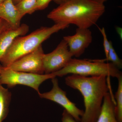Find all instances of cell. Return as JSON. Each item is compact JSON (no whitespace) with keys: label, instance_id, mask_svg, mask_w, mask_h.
Instances as JSON below:
<instances>
[{"label":"cell","instance_id":"3957f363","mask_svg":"<svg viewBox=\"0 0 122 122\" xmlns=\"http://www.w3.org/2000/svg\"><path fill=\"white\" fill-rule=\"evenodd\" d=\"M69 25L55 24L50 27H41L25 36L16 38L0 60L1 65L7 67L14 62L33 52L51 36L67 28Z\"/></svg>","mask_w":122,"mask_h":122},{"label":"cell","instance_id":"8fae6325","mask_svg":"<svg viewBox=\"0 0 122 122\" xmlns=\"http://www.w3.org/2000/svg\"><path fill=\"white\" fill-rule=\"evenodd\" d=\"M0 18L7 21L12 28L20 27L22 18L13 0H5L0 3Z\"/></svg>","mask_w":122,"mask_h":122},{"label":"cell","instance_id":"52a82bcc","mask_svg":"<svg viewBox=\"0 0 122 122\" xmlns=\"http://www.w3.org/2000/svg\"><path fill=\"white\" fill-rule=\"evenodd\" d=\"M53 87L50 91L38 94L41 98L53 101L61 105L78 122H81L84 111L79 109L66 96V92L59 87L58 81L55 77L52 79Z\"/></svg>","mask_w":122,"mask_h":122},{"label":"cell","instance_id":"30bf717a","mask_svg":"<svg viewBox=\"0 0 122 122\" xmlns=\"http://www.w3.org/2000/svg\"><path fill=\"white\" fill-rule=\"evenodd\" d=\"M29 30L28 25L22 24L17 29L11 28L8 29L0 34V60L11 46L15 38L26 35Z\"/></svg>","mask_w":122,"mask_h":122},{"label":"cell","instance_id":"5b68a950","mask_svg":"<svg viewBox=\"0 0 122 122\" xmlns=\"http://www.w3.org/2000/svg\"><path fill=\"white\" fill-rule=\"evenodd\" d=\"M55 77L53 73L35 74L15 71L2 66L0 75V84L7 85L9 88L17 85H24L32 87L39 94L40 85L46 80Z\"/></svg>","mask_w":122,"mask_h":122},{"label":"cell","instance_id":"ba28073f","mask_svg":"<svg viewBox=\"0 0 122 122\" xmlns=\"http://www.w3.org/2000/svg\"><path fill=\"white\" fill-rule=\"evenodd\" d=\"M44 51L42 45L35 50L14 62L7 68L35 74H44Z\"/></svg>","mask_w":122,"mask_h":122},{"label":"cell","instance_id":"603a6c76","mask_svg":"<svg viewBox=\"0 0 122 122\" xmlns=\"http://www.w3.org/2000/svg\"><path fill=\"white\" fill-rule=\"evenodd\" d=\"M2 66L0 65V75L1 72V69H2Z\"/></svg>","mask_w":122,"mask_h":122},{"label":"cell","instance_id":"7c38bea8","mask_svg":"<svg viewBox=\"0 0 122 122\" xmlns=\"http://www.w3.org/2000/svg\"><path fill=\"white\" fill-rule=\"evenodd\" d=\"M114 97L108 92L103 98L102 109L96 122H118L115 113Z\"/></svg>","mask_w":122,"mask_h":122},{"label":"cell","instance_id":"4fadbf2b","mask_svg":"<svg viewBox=\"0 0 122 122\" xmlns=\"http://www.w3.org/2000/svg\"><path fill=\"white\" fill-rule=\"evenodd\" d=\"M12 94L0 84V122H3L9 113Z\"/></svg>","mask_w":122,"mask_h":122},{"label":"cell","instance_id":"cb8c5ba5","mask_svg":"<svg viewBox=\"0 0 122 122\" xmlns=\"http://www.w3.org/2000/svg\"><path fill=\"white\" fill-rule=\"evenodd\" d=\"M5 0H0V3H1V2H3V1H5Z\"/></svg>","mask_w":122,"mask_h":122},{"label":"cell","instance_id":"d6986e66","mask_svg":"<svg viewBox=\"0 0 122 122\" xmlns=\"http://www.w3.org/2000/svg\"><path fill=\"white\" fill-rule=\"evenodd\" d=\"M61 121L62 122H78L65 110L62 113Z\"/></svg>","mask_w":122,"mask_h":122},{"label":"cell","instance_id":"6da1fadb","mask_svg":"<svg viewBox=\"0 0 122 122\" xmlns=\"http://www.w3.org/2000/svg\"><path fill=\"white\" fill-rule=\"evenodd\" d=\"M65 83L79 91L83 96L85 111L81 122H96L106 94L110 91V93L114 96L110 78L104 75L86 77L72 74L66 78Z\"/></svg>","mask_w":122,"mask_h":122},{"label":"cell","instance_id":"7a4b0ae2","mask_svg":"<svg viewBox=\"0 0 122 122\" xmlns=\"http://www.w3.org/2000/svg\"><path fill=\"white\" fill-rule=\"evenodd\" d=\"M105 11L104 4L94 0H67L47 15L55 24L75 25L89 29L96 24Z\"/></svg>","mask_w":122,"mask_h":122},{"label":"cell","instance_id":"5bb4252c","mask_svg":"<svg viewBox=\"0 0 122 122\" xmlns=\"http://www.w3.org/2000/svg\"><path fill=\"white\" fill-rule=\"evenodd\" d=\"M117 90L114 96L116 102L115 113L118 122H122V75L117 78Z\"/></svg>","mask_w":122,"mask_h":122},{"label":"cell","instance_id":"9a60e30c","mask_svg":"<svg viewBox=\"0 0 122 122\" xmlns=\"http://www.w3.org/2000/svg\"><path fill=\"white\" fill-rule=\"evenodd\" d=\"M37 0H21L16 5L20 17L22 18L26 14H32L35 12L34 9Z\"/></svg>","mask_w":122,"mask_h":122},{"label":"cell","instance_id":"ac0fdd59","mask_svg":"<svg viewBox=\"0 0 122 122\" xmlns=\"http://www.w3.org/2000/svg\"><path fill=\"white\" fill-rule=\"evenodd\" d=\"M99 29L100 30L102 34L103 37V47H104L106 57H107L108 55V53H109V50H110L111 42V41H108L107 38L105 29L104 28H102V29L99 28Z\"/></svg>","mask_w":122,"mask_h":122},{"label":"cell","instance_id":"7402d4cb","mask_svg":"<svg viewBox=\"0 0 122 122\" xmlns=\"http://www.w3.org/2000/svg\"><path fill=\"white\" fill-rule=\"evenodd\" d=\"M21 0H13V1L14 4L16 5L18 3H19Z\"/></svg>","mask_w":122,"mask_h":122},{"label":"cell","instance_id":"44dd1931","mask_svg":"<svg viewBox=\"0 0 122 122\" xmlns=\"http://www.w3.org/2000/svg\"><path fill=\"white\" fill-rule=\"evenodd\" d=\"M96 2L102 4H104V2H106L107 0H94Z\"/></svg>","mask_w":122,"mask_h":122},{"label":"cell","instance_id":"9c48e42d","mask_svg":"<svg viewBox=\"0 0 122 122\" xmlns=\"http://www.w3.org/2000/svg\"><path fill=\"white\" fill-rule=\"evenodd\" d=\"M63 39L68 44L69 50L73 56L78 57L91 44L92 33L89 29L78 28L74 35L64 36Z\"/></svg>","mask_w":122,"mask_h":122},{"label":"cell","instance_id":"8992f818","mask_svg":"<svg viewBox=\"0 0 122 122\" xmlns=\"http://www.w3.org/2000/svg\"><path fill=\"white\" fill-rule=\"evenodd\" d=\"M73 56L69 50L68 44L63 39L54 50L44 54V73L49 74L62 69L68 65Z\"/></svg>","mask_w":122,"mask_h":122},{"label":"cell","instance_id":"e0dca14e","mask_svg":"<svg viewBox=\"0 0 122 122\" xmlns=\"http://www.w3.org/2000/svg\"><path fill=\"white\" fill-rule=\"evenodd\" d=\"M67 0H37L34 11L45 9L48 7L51 1H54L59 5L61 4Z\"/></svg>","mask_w":122,"mask_h":122},{"label":"cell","instance_id":"277c9868","mask_svg":"<svg viewBox=\"0 0 122 122\" xmlns=\"http://www.w3.org/2000/svg\"><path fill=\"white\" fill-rule=\"evenodd\" d=\"M57 77H62L68 74L90 76L104 75L117 78L122 75L120 69L113 63H106L99 59L86 60L72 59L65 68L52 73Z\"/></svg>","mask_w":122,"mask_h":122},{"label":"cell","instance_id":"ffe728a7","mask_svg":"<svg viewBox=\"0 0 122 122\" xmlns=\"http://www.w3.org/2000/svg\"><path fill=\"white\" fill-rule=\"evenodd\" d=\"M11 28H12L11 26L7 21L0 18V34L4 30Z\"/></svg>","mask_w":122,"mask_h":122},{"label":"cell","instance_id":"2e32d148","mask_svg":"<svg viewBox=\"0 0 122 122\" xmlns=\"http://www.w3.org/2000/svg\"><path fill=\"white\" fill-rule=\"evenodd\" d=\"M101 61L105 62L106 61L111 62L117 66L119 69L122 68V61L119 58L113 46V44L111 41L110 47L107 57L105 59H99Z\"/></svg>","mask_w":122,"mask_h":122}]
</instances>
